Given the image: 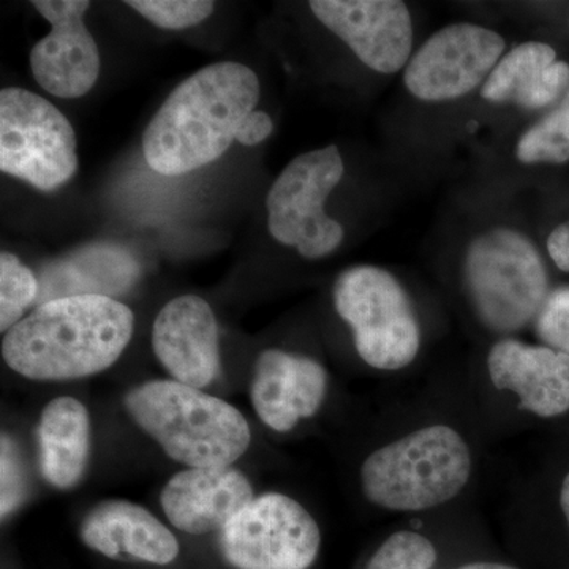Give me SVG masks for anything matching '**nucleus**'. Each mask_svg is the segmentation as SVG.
Segmentation results:
<instances>
[{
  "mask_svg": "<svg viewBox=\"0 0 569 569\" xmlns=\"http://www.w3.org/2000/svg\"><path fill=\"white\" fill-rule=\"evenodd\" d=\"M456 569H519L511 565L500 563V561H471Z\"/></svg>",
  "mask_w": 569,
  "mask_h": 569,
  "instance_id": "c85d7f7f",
  "label": "nucleus"
},
{
  "mask_svg": "<svg viewBox=\"0 0 569 569\" xmlns=\"http://www.w3.org/2000/svg\"><path fill=\"white\" fill-rule=\"evenodd\" d=\"M80 538L86 548L107 559L129 563H173L179 542L168 527L140 505L107 500L82 519Z\"/></svg>",
  "mask_w": 569,
  "mask_h": 569,
  "instance_id": "f3484780",
  "label": "nucleus"
},
{
  "mask_svg": "<svg viewBox=\"0 0 569 569\" xmlns=\"http://www.w3.org/2000/svg\"><path fill=\"white\" fill-rule=\"evenodd\" d=\"M437 560L436 545L426 535L399 530L378 546L365 569H433Z\"/></svg>",
  "mask_w": 569,
  "mask_h": 569,
  "instance_id": "5701e85b",
  "label": "nucleus"
},
{
  "mask_svg": "<svg viewBox=\"0 0 569 569\" xmlns=\"http://www.w3.org/2000/svg\"><path fill=\"white\" fill-rule=\"evenodd\" d=\"M318 21L380 74L406 70L413 56V18L400 0H312Z\"/></svg>",
  "mask_w": 569,
  "mask_h": 569,
  "instance_id": "9b49d317",
  "label": "nucleus"
},
{
  "mask_svg": "<svg viewBox=\"0 0 569 569\" xmlns=\"http://www.w3.org/2000/svg\"><path fill=\"white\" fill-rule=\"evenodd\" d=\"M337 316L351 332L365 365L380 372H399L417 361L422 329L407 288L380 266H355L332 287Z\"/></svg>",
  "mask_w": 569,
  "mask_h": 569,
  "instance_id": "423d86ee",
  "label": "nucleus"
},
{
  "mask_svg": "<svg viewBox=\"0 0 569 569\" xmlns=\"http://www.w3.org/2000/svg\"><path fill=\"white\" fill-rule=\"evenodd\" d=\"M473 471L475 455L467 437L448 422H430L367 455L359 482L373 507L417 515L458 498Z\"/></svg>",
  "mask_w": 569,
  "mask_h": 569,
  "instance_id": "7ed1b4c3",
  "label": "nucleus"
},
{
  "mask_svg": "<svg viewBox=\"0 0 569 569\" xmlns=\"http://www.w3.org/2000/svg\"><path fill=\"white\" fill-rule=\"evenodd\" d=\"M254 498L252 485L233 466L187 468L176 473L160 493L171 526L183 533L222 531Z\"/></svg>",
  "mask_w": 569,
  "mask_h": 569,
  "instance_id": "dca6fc26",
  "label": "nucleus"
},
{
  "mask_svg": "<svg viewBox=\"0 0 569 569\" xmlns=\"http://www.w3.org/2000/svg\"><path fill=\"white\" fill-rule=\"evenodd\" d=\"M505 52L500 32L477 22H451L413 52L403 86L419 102H456L485 84Z\"/></svg>",
  "mask_w": 569,
  "mask_h": 569,
  "instance_id": "9d476101",
  "label": "nucleus"
},
{
  "mask_svg": "<svg viewBox=\"0 0 569 569\" xmlns=\"http://www.w3.org/2000/svg\"><path fill=\"white\" fill-rule=\"evenodd\" d=\"M272 130H274V122L271 116L268 112L254 110L239 127L236 141L241 142L242 146H258L271 137Z\"/></svg>",
  "mask_w": 569,
  "mask_h": 569,
  "instance_id": "bb28decb",
  "label": "nucleus"
},
{
  "mask_svg": "<svg viewBox=\"0 0 569 569\" xmlns=\"http://www.w3.org/2000/svg\"><path fill=\"white\" fill-rule=\"evenodd\" d=\"M460 276L468 307L497 339L516 337L533 325L550 293L537 246L507 224L486 228L470 239Z\"/></svg>",
  "mask_w": 569,
  "mask_h": 569,
  "instance_id": "39448f33",
  "label": "nucleus"
},
{
  "mask_svg": "<svg viewBox=\"0 0 569 569\" xmlns=\"http://www.w3.org/2000/svg\"><path fill=\"white\" fill-rule=\"evenodd\" d=\"M531 326L541 346L569 356V284L550 290Z\"/></svg>",
  "mask_w": 569,
  "mask_h": 569,
  "instance_id": "393cba45",
  "label": "nucleus"
},
{
  "mask_svg": "<svg viewBox=\"0 0 569 569\" xmlns=\"http://www.w3.org/2000/svg\"><path fill=\"white\" fill-rule=\"evenodd\" d=\"M152 347L160 365L179 383L203 389L219 376V326L211 306L200 296H179L160 310Z\"/></svg>",
  "mask_w": 569,
  "mask_h": 569,
  "instance_id": "4468645a",
  "label": "nucleus"
},
{
  "mask_svg": "<svg viewBox=\"0 0 569 569\" xmlns=\"http://www.w3.org/2000/svg\"><path fill=\"white\" fill-rule=\"evenodd\" d=\"M134 316L107 296H73L37 306L6 332L2 358L36 381L96 376L114 365L133 337Z\"/></svg>",
  "mask_w": 569,
  "mask_h": 569,
  "instance_id": "f03ea898",
  "label": "nucleus"
},
{
  "mask_svg": "<svg viewBox=\"0 0 569 569\" xmlns=\"http://www.w3.org/2000/svg\"><path fill=\"white\" fill-rule=\"evenodd\" d=\"M346 174L337 146L295 157L272 183L266 200L269 233L295 247L306 260H320L339 249L346 230L326 213L325 204Z\"/></svg>",
  "mask_w": 569,
  "mask_h": 569,
  "instance_id": "0eeeda50",
  "label": "nucleus"
},
{
  "mask_svg": "<svg viewBox=\"0 0 569 569\" xmlns=\"http://www.w3.org/2000/svg\"><path fill=\"white\" fill-rule=\"evenodd\" d=\"M32 6L51 32L31 51L33 78L44 91L59 99L86 96L100 73V54L96 40L84 26L88 0H33Z\"/></svg>",
  "mask_w": 569,
  "mask_h": 569,
  "instance_id": "f8f14e48",
  "label": "nucleus"
},
{
  "mask_svg": "<svg viewBox=\"0 0 569 569\" xmlns=\"http://www.w3.org/2000/svg\"><path fill=\"white\" fill-rule=\"evenodd\" d=\"M89 456L91 418L88 408L74 397L51 400L39 422L41 477L54 489H73L84 477Z\"/></svg>",
  "mask_w": 569,
  "mask_h": 569,
  "instance_id": "aec40b11",
  "label": "nucleus"
},
{
  "mask_svg": "<svg viewBox=\"0 0 569 569\" xmlns=\"http://www.w3.org/2000/svg\"><path fill=\"white\" fill-rule=\"evenodd\" d=\"M20 455L10 437H2V519L10 516L22 500L24 493Z\"/></svg>",
  "mask_w": 569,
  "mask_h": 569,
  "instance_id": "a878e982",
  "label": "nucleus"
},
{
  "mask_svg": "<svg viewBox=\"0 0 569 569\" xmlns=\"http://www.w3.org/2000/svg\"><path fill=\"white\" fill-rule=\"evenodd\" d=\"M220 552L234 569H309L321 549L316 518L295 498H253L222 531Z\"/></svg>",
  "mask_w": 569,
  "mask_h": 569,
  "instance_id": "1a4fd4ad",
  "label": "nucleus"
},
{
  "mask_svg": "<svg viewBox=\"0 0 569 569\" xmlns=\"http://www.w3.org/2000/svg\"><path fill=\"white\" fill-rule=\"evenodd\" d=\"M486 369L492 387L515 397L519 410L550 419L569 411V356L518 337L490 346Z\"/></svg>",
  "mask_w": 569,
  "mask_h": 569,
  "instance_id": "ddd939ff",
  "label": "nucleus"
},
{
  "mask_svg": "<svg viewBox=\"0 0 569 569\" xmlns=\"http://www.w3.org/2000/svg\"><path fill=\"white\" fill-rule=\"evenodd\" d=\"M560 507L569 527V473L565 477L563 482H561Z\"/></svg>",
  "mask_w": 569,
  "mask_h": 569,
  "instance_id": "c756f323",
  "label": "nucleus"
},
{
  "mask_svg": "<svg viewBox=\"0 0 569 569\" xmlns=\"http://www.w3.org/2000/svg\"><path fill=\"white\" fill-rule=\"evenodd\" d=\"M328 392V372L317 359L290 351L264 350L254 365L250 399L258 418L287 433L316 417Z\"/></svg>",
  "mask_w": 569,
  "mask_h": 569,
  "instance_id": "2eb2a0df",
  "label": "nucleus"
},
{
  "mask_svg": "<svg viewBox=\"0 0 569 569\" xmlns=\"http://www.w3.org/2000/svg\"><path fill=\"white\" fill-rule=\"evenodd\" d=\"M0 170L43 192L77 173L73 127L39 93L21 88L0 92Z\"/></svg>",
  "mask_w": 569,
  "mask_h": 569,
  "instance_id": "6e6552de",
  "label": "nucleus"
},
{
  "mask_svg": "<svg viewBox=\"0 0 569 569\" xmlns=\"http://www.w3.org/2000/svg\"><path fill=\"white\" fill-rule=\"evenodd\" d=\"M515 156L529 167L569 162V88L553 110L520 134Z\"/></svg>",
  "mask_w": 569,
  "mask_h": 569,
  "instance_id": "412c9836",
  "label": "nucleus"
},
{
  "mask_svg": "<svg viewBox=\"0 0 569 569\" xmlns=\"http://www.w3.org/2000/svg\"><path fill=\"white\" fill-rule=\"evenodd\" d=\"M260 93V80L242 63L219 62L198 70L170 93L146 127V162L163 176L216 162L233 144Z\"/></svg>",
  "mask_w": 569,
  "mask_h": 569,
  "instance_id": "f257e3e1",
  "label": "nucleus"
},
{
  "mask_svg": "<svg viewBox=\"0 0 569 569\" xmlns=\"http://www.w3.org/2000/svg\"><path fill=\"white\" fill-rule=\"evenodd\" d=\"M140 264L118 246H89L41 271L39 306L73 296L123 295L140 277Z\"/></svg>",
  "mask_w": 569,
  "mask_h": 569,
  "instance_id": "6ab92c4d",
  "label": "nucleus"
},
{
  "mask_svg": "<svg viewBox=\"0 0 569 569\" xmlns=\"http://www.w3.org/2000/svg\"><path fill=\"white\" fill-rule=\"evenodd\" d=\"M569 88V63L545 41H523L505 52L481 86V99L490 104H512L538 111L560 102Z\"/></svg>",
  "mask_w": 569,
  "mask_h": 569,
  "instance_id": "a211bd4d",
  "label": "nucleus"
},
{
  "mask_svg": "<svg viewBox=\"0 0 569 569\" xmlns=\"http://www.w3.org/2000/svg\"><path fill=\"white\" fill-rule=\"evenodd\" d=\"M40 295L39 279L20 258L9 252L0 254V331L6 335L20 323L26 310L37 302Z\"/></svg>",
  "mask_w": 569,
  "mask_h": 569,
  "instance_id": "4be33fe9",
  "label": "nucleus"
},
{
  "mask_svg": "<svg viewBox=\"0 0 569 569\" xmlns=\"http://www.w3.org/2000/svg\"><path fill=\"white\" fill-rule=\"evenodd\" d=\"M127 6L152 24L170 31L193 28L213 13L216 3L209 0H130Z\"/></svg>",
  "mask_w": 569,
  "mask_h": 569,
  "instance_id": "b1692460",
  "label": "nucleus"
},
{
  "mask_svg": "<svg viewBox=\"0 0 569 569\" xmlns=\"http://www.w3.org/2000/svg\"><path fill=\"white\" fill-rule=\"evenodd\" d=\"M123 407L168 458L189 468L231 466L252 440L238 408L179 381L138 385L127 391Z\"/></svg>",
  "mask_w": 569,
  "mask_h": 569,
  "instance_id": "20e7f679",
  "label": "nucleus"
},
{
  "mask_svg": "<svg viewBox=\"0 0 569 569\" xmlns=\"http://www.w3.org/2000/svg\"><path fill=\"white\" fill-rule=\"evenodd\" d=\"M546 250L560 271L569 272V219L550 231Z\"/></svg>",
  "mask_w": 569,
  "mask_h": 569,
  "instance_id": "cd10ccee",
  "label": "nucleus"
}]
</instances>
